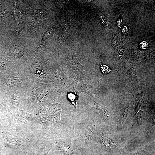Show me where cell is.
<instances>
[{
    "label": "cell",
    "mask_w": 155,
    "mask_h": 155,
    "mask_svg": "<svg viewBox=\"0 0 155 155\" xmlns=\"http://www.w3.org/2000/svg\"><path fill=\"white\" fill-rule=\"evenodd\" d=\"M100 143L103 147L105 148H110L114 144L112 140L106 135H102L100 138Z\"/></svg>",
    "instance_id": "obj_7"
},
{
    "label": "cell",
    "mask_w": 155,
    "mask_h": 155,
    "mask_svg": "<svg viewBox=\"0 0 155 155\" xmlns=\"http://www.w3.org/2000/svg\"><path fill=\"white\" fill-rule=\"evenodd\" d=\"M2 135L5 142L17 146L23 152L25 155L27 154V150L22 138L7 131L4 132Z\"/></svg>",
    "instance_id": "obj_1"
},
{
    "label": "cell",
    "mask_w": 155,
    "mask_h": 155,
    "mask_svg": "<svg viewBox=\"0 0 155 155\" xmlns=\"http://www.w3.org/2000/svg\"><path fill=\"white\" fill-rule=\"evenodd\" d=\"M35 119L37 123L42 126L47 130H51L52 121L51 116L46 113H38L36 115Z\"/></svg>",
    "instance_id": "obj_3"
},
{
    "label": "cell",
    "mask_w": 155,
    "mask_h": 155,
    "mask_svg": "<svg viewBox=\"0 0 155 155\" xmlns=\"http://www.w3.org/2000/svg\"><path fill=\"white\" fill-rule=\"evenodd\" d=\"M8 46L13 53L19 54L24 53V51L21 46L15 45L11 42L8 44Z\"/></svg>",
    "instance_id": "obj_8"
},
{
    "label": "cell",
    "mask_w": 155,
    "mask_h": 155,
    "mask_svg": "<svg viewBox=\"0 0 155 155\" xmlns=\"http://www.w3.org/2000/svg\"><path fill=\"white\" fill-rule=\"evenodd\" d=\"M100 69L104 74L108 73L112 70L108 66L104 64H101Z\"/></svg>",
    "instance_id": "obj_10"
},
{
    "label": "cell",
    "mask_w": 155,
    "mask_h": 155,
    "mask_svg": "<svg viewBox=\"0 0 155 155\" xmlns=\"http://www.w3.org/2000/svg\"><path fill=\"white\" fill-rule=\"evenodd\" d=\"M0 137H1V136H0Z\"/></svg>",
    "instance_id": "obj_14"
},
{
    "label": "cell",
    "mask_w": 155,
    "mask_h": 155,
    "mask_svg": "<svg viewBox=\"0 0 155 155\" xmlns=\"http://www.w3.org/2000/svg\"><path fill=\"white\" fill-rule=\"evenodd\" d=\"M30 118V115L28 112H23L17 114L14 119L17 122L25 123L29 121Z\"/></svg>",
    "instance_id": "obj_6"
},
{
    "label": "cell",
    "mask_w": 155,
    "mask_h": 155,
    "mask_svg": "<svg viewBox=\"0 0 155 155\" xmlns=\"http://www.w3.org/2000/svg\"><path fill=\"white\" fill-rule=\"evenodd\" d=\"M59 150L65 155H77L73 148L68 142L60 140L57 144Z\"/></svg>",
    "instance_id": "obj_4"
},
{
    "label": "cell",
    "mask_w": 155,
    "mask_h": 155,
    "mask_svg": "<svg viewBox=\"0 0 155 155\" xmlns=\"http://www.w3.org/2000/svg\"><path fill=\"white\" fill-rule=\"evenodd\" d=\"M9 80H10L8 81L7 82H8V84L10 83V85H15V84L17 83L18 80V79L17 78H13Z\"/></svg>",
    "instance_id": "obj_11"
},
{
    "label": "cell",
    "mask_w": 155,
    "mask_h": 155,
    "mask_svg": "<svg viewBox=\"0 0 155 155\" xmlns=\"http://www.w3.org/2000/svg\"><path fill=\"white\" fill-rule=\"evenodd\" d=\"M135 155H137V153Z\"/></svg>",
    "instance_id": "obj_13"
},
{
    "label": "cell",
    "mask_w": 155,
    "mask_h": 155,
    "mask_svg": "<svg viewBox=\"0 0 155 155\" xmlns=\"http://www.w3.org/2000/svg\"><path fill=\"white\" fill-rule=\"evenodd\" d=\"M61 103L59 101H57L53 104L51 109L52 123L55 127L62 125L61 120Z\"/></svg>",
    "instance_id": "obj_2"
},
{
    "label": "cell",
    "mask_w": 155,
    "mask_h": 155,
    "mask_svg": "<svg viewBox=\"0 0 155 155\" xmlns=\"http://www.w3.org/2000/svg\"><path fill=\"white\" fill-rule=\"evenodd\" d=\"M139 45L140 47L143 49H146L148 47V43L144 41L141 42L139 44Z\"/></svg>",
    "instance_id": "obj_12"
},
{
    "label": "cell",
    "mask_w": 155,
    "mask_h": 155,
    "mask_svg": "<svg viewBox=\"0 0 155 155\" xmlns=\"http://www.w3.org/2000/svg\"><path fill=\"white\" fill-rule=\"evenodd\" d=\"M94 125L87 126L82 133V139L83 142L86 144L90 143L94 136Z\"/></svg>",
    "instance_id": "obj_5"
},
{
    "label": "cell",
    "mask_w": 155,
    "mask_h": 155,
    "mask_svg": "<svg viewBox=\"0 0 155 155\" xmlns=\"http://www.w3.org/2000/svg\"><path fill=\"white\" fill-rule=\"evenodd\" d=\"M8 63V61L0 56V71L4 70Z\"/></svg>",
    "instance_id": "obj_9"
}]
</instances>
